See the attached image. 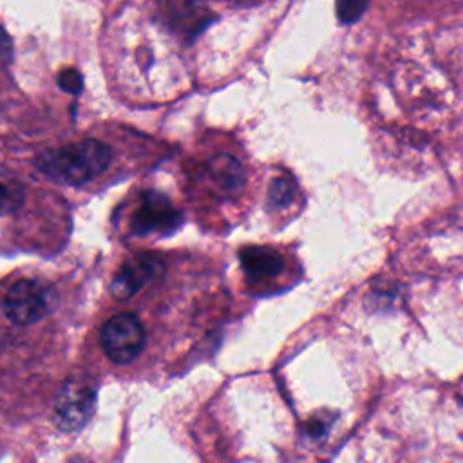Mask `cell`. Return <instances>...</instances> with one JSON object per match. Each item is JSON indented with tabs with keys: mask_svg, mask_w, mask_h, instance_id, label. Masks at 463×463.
<instances>
[{
	"mask_svg": "<svg viewBox=\"0 0 463 463\" xmlns=\"http://www.w3.org/2000/svg\"><path fill=\"white\" fill-rule=\"evenodd\" d=\"M2 192H4V197H2V208H4V212L5 213H9V212H13V210H16L22 203H24V192H22V188L20 186H9L7 183H4V188H2Z\"/></svg>",
	"mask_w": 463,
	"mask_h": 463,
	"instance_id": "cell-12",
	"label": "cell"
},
{
	"mask_svg": "<svg viewBox=\"0 0 463 463\" xmlns=\"http://www.w3.org/2000/svg\"><path fill=\"white\" fill-rule=\"evenodd\" d=\"M165 273V262L156 253H136L127 259L110 282V293L118 300H127Z\"/></svg>",
	"mask_w": 463,
	"mask_h": 463,
	"instance_id": "cell-5",
	"label": "cell"
},
{
	"mask_svg": "<svg viewBox=\"0 0 463 463\" xmlns=\"http://www.w3.org/2000/svg\"><path fill=\"white\" fill-rule=\"evenodd\" d=\"M98 387L90 376H69L54 400L52 420L63 432L80 430L92 416Z\"/></svg>",
	"mask_w": 463,
	"mask_h": 463,
	"instance_id": "cell-2",
	"label": "cell"
},
{
	"mask_svg": "<svg viewBox=\"0 0 463 463\" xmlns=\"http://www.w3.org/2000/svg\"><path fill=\"white\" fill-rule=\"evenodd\" d=\"M208 170L212 174V179L226 190H233L242 184V177H244L242 168H241L239 161L232 156L213 157L212 163L208 165Z\"/></svg>",
	"mask_w": 463,
	"mask_h": 463,
	"instance_id": "cell-8",
	"label": "cell"
},
{
	"mask_svg": "<svg viewBox=\"0 0 463 463\" xmlns=\"http://www.w3.org/2000/svg\"><path fill=\"white\" fill-rule=\"evenodd\" d=\"M239 260L251 282L271 280L284 269V257L269 246H246L241 250Z\"/></svg>",
	"mask_w": 463,
	"mask_h": 463,
	"instance_id": "cell-7",
	"label": "cell"
},
{
	"mask_svg": "<svg viewBox=\"0 0 463 463\" xmlns=\"http://www.w3.org/2000/svg\"><path fill=\"white\" fill-rule=\"evenodd\" d=\"M369 0H336V16L342 24H354L365 11Z\"/></svg>",
	"mask_w": 463,
	"mask_h": 463,
	"instance_id": "cell-10",
	"label": "cell"
},
{
	"mask_svg": "<svg viewBox=\"0 0 463 463\" xmlns=\"http://www.w3.org/2000/svg\"><path fill=\"white\" fill-rule=\"evenodd\" d=\"M181 212L165 194L146 190L139 195V203L130 215V232L134 235H168L181 224Z\"/></svg>",
	"mask_w": 463,
	"mask_h": 463,
	"instance_id": "cell-4",
	"label": "cell"
},
{
	"mask_svg": "<svg viewBox=\"0 0 463 463\" xmlns=\"http://www.w3.org/2000/svg\"><path fill=\"white\" fill-rule=\"evenodd\" d=\"M58 85L71 94H78L83 89V78L76 69H65L58 74Z\"/></svg>",
	"mask_w": 463,
	"mask_h": 463,
	"instance_id": "cell-11",
	"label": "cell"
},
{
	"mask_svg": "<svg viewBox=\"0 0 463 463\" xmlns=\"http://www.w3.org/2000/svg\"><path fill=\"white\" fill-rule=\"evenodd\" d=\"M146 342L141 320L132 313H116L107 318L99 329V344L103 353L116 364L134 362Z\"/></svg>",
	"mask_w": 463,
	"mask_h": 463,
	"instance_id": "cell-3",
	"label": "cell"
},
{
	"mask_svg": "<svg viewBox=\"0 0 463 463\" xmlns=\"http://www.w3.org/2000/svg\"><path fill=\"white\" fill-rule=\"evenodd\" d=\"M112 161L110 148L98 139H81L36 156V168L63 184H83L101 175Z\"/></svg>",
	"mask_w": 463,
	"mask_h": 463,
	"instance_id": "cell-1",
	"label": "cell"
},
{
	"mask_svg": "<svg viewBox=\"0 0 463 463\" xmlns=\"http://www.w3.org/2000/svg\"><path fill=\"white\" fill-rule=\"evenodd\" d=\"M47 307V289L31 279L16 280L4 295V315L18 326H29L40 320Z\"/></svg>",
	"mask_w": 463,
	"mask_h": 463,
	"instance_id": "cell-6",
	"label": "cell"
},
{
	"mask_svg": "<svg viewBox=\"0 0 463 463\" xmlns=\"http://www.w3.org/2000/svg\"><path fill=\"white\" fill-rule=\"evenodd\" d=\"M293 194H295V184H293V181H291V179L279 177V179H273V183H271V186H269L268 201H269L271 206L282 208V206H286V204L291 203Z\"/></svg>",
	"mask_w": 463,
	"mask_h": 463,
	"instance_id": "cell-9",
	"label": "cell"
}]
</instances>
